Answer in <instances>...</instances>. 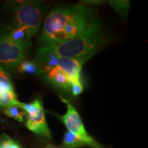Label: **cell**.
I'll return each instance as SVG.
<instances>
[{"instance_id":"5bb4252c","label":"cell","mask_w":148,"mask_h":148,"mask_svg":"<svg viewBox=\"0 0 148 148\" xmlns=\"http://www.w3.org/2000/svg\"><path fill=\"white\" fill-rule=\"evenodd\" d=\"M3 113L9 117L12 118L20 122L23 121L24 116L26 114L25 111L21 108L20 104L18 106L14 105V106L5 107L3 108Z\"/></svg>"},{"instance_id":"9a60e30c","label":"cell","mask_w":148,"mask_h":148,"mask_svg":"<svg viewBox=\"0 0 148 148\" xmlns=\"http://www.w3.org/2000/svg\"><path fill=\"white\" fill-rule=\"evenodd\" d=\"M14 89L11 78L3 67L0 66V90Z\"/></svg>"},{"instance_id":"4fadbf2b","label":"cell","mask_w":148,"mask_h":148,"mask_svg":"<svg viewBox=\"0 0 148 148\" xmlns=\"http://www.w3.org/2000/svg\"><path fill=\"white\" fill-rule=\"evenodd\" d=\"M18 70L21 73L34 75H41V72L34 61L23 60L18 65Z\"/></svg>"},{"instance_id":"d6986e66","label":"cell","mask_w":148,"mask_h":148,"mask_svg":"<svg viewBox=\"0 0 148 148\" xmlns=\"http://www.w3.org/2000/svg\"><path fill=\"white\" fill-rule=\"evenodd\" d=\"M46 148H57V147H54V146L53 145H47V147H46Z\"/></svg>"},{"instance_id":"8fae6325","label":"cell","mask_w":148,"mask_h":148,"mask_svg":"<svg viewBox=\"0 0 148 148\" xmlns=\"http://www.w3.org/2000/svg\"><path fill=\"white\" fill-rule=\"evenodd\" d=\"M14 89L0 90V107H5L20 104Z\"/></svg>"},{"instance_id":"ffe728a7","label":"cell","mask_w":148,"mask_h":148,"mask_svg":"<svg viewBox=\"0 0 148 148\" xmlns=\"http://www.w3.org/2000/svg\"><path fill=\"white\" fill-rule=\"evenodd\" d=\"M0 148H4V147H3V146H2V145H1V143H0Z\"/></svg>"},{"instance_id":"2e32d148","label":"cell","mask_w":148,"mask_h":148,"mask_svg":"<svg viewBox=\"0 0 148 148\" xmlns=\"http://www.w3.org/2000/svg\"><path fill=\"white\" fill-rule=\"evenodd\" d=\"M110 4L113 7L117 13L122 16H126L128 12L130 2L127 1H110Z\"/></svg>"},{"instance_id":"9c48e42d","label":"cell","mask_w":148,"mask_h":148,"mask_svg":"<svg viewBox=\"0 0 148 148\" xmlns=\"http://www.w3.org/2000/svg\"><path fill=\"white\" fill-rule=\"evenodd\" d=\"M44 75L47 81L53 86L60 89L70 91L71 81L65 73L58 66L48 71Z\"/></svg>"},{"instance_id":"e0dca14e","label":"cell","mask_w":148,"mask_h":148,"mask_svg":"<svg viewBox=\"0 0 148 148\" xmlns=\"http://www.w3.org/2000/svg\"><path fill=\"white\" fill-rule=\"evenodd\" d=\"M0 143L4 148H21L16 141L5 134L0 137Z\"/></svg>"},{"instance_id":"8992f818","label":"cell","mask_w":148,"mask_h":148,"mask_svg":"<svg viewBox=\"0 0 148 148\" xmlns=\"http://www.w3.org/2000/svg\"><path fill=\"white\" fill-rule=\"evenodd\" d=\"M92 56H86L83 58H60L58 66L63 71L71 83L74 82H81L80 74L84 64Z\"/></svg>"},{"instance_id":"ba28073f","label":"cell","mask_w":148,"mask_h":148,"mask_svg":"<svg viewBox=\"0 0 148 148\" xmlns=\"http://www.w3.org/2000/svg\"><path fill=\"white\" fill-rule=\"evenodd\" d=\"M26 126L35 134L50 138L51 132L45 120L43 106L34 116H27Z\"/></svg>"},{"instance_id":"5b68a950","label":"cell","mask_w":148,"mask_h":148,"mask_svg":"<svg viewBox=\"0 0 148 148\" xmlns=\"http://www.w3.org/2000/svg\"><path fill=\"white\" fill-rule=\"evenodd\" d=\"M61 99L66 104V112L64 115L60 116V119L65 125L68 131L75 134L90 148H106L96 141L87 132L78 112L72 103L64 98L61 97Z\"/></svg>"},{"instance_id":"ac0fdd59","label":"cell","mask_w":148,"mask_h":148,"mask_svg":"<svg viewBox=\"0 0 148 148\" xmlns=\"http://www.w3.org/2000/svg\"><path fill=\"white\" fill-rule=\"evenodd\" d=\"M84 88L81 82H74L71 83V88L70 91H71L73 96L76 97L82 93Z\"/></svg>"},{"instance_id":"7a4b0ae2","label":"cell","mask_w":148,"mask_h":148,"mask_svg":"<svg viewBox=\"0 0 148 148\" xmlns=\"http://www.w3.org/2000/svg\"><path fill=\"white\" fill-rule=\"evenodd\" d=\"M110 42L100 21L95 20L73 38L54 45L45 46L59 58H83L93 56Z\"/></svg>"},{"instance_id":"3957f363","label":"cell","mask_w":148,"mask_h":148,"mask_svg":"<svg viewBox=\"0 0 148 148\" xmlns=\"http://www.w3.org/2000/svg\"><path fill=\"white\" fill-rule=\"evenodd\" d=\"M14 24L27 31L31 37L39 30L43 14V5L41 1H17L14 6Z\"/></svg>"},{"instance_id":"30bf717a","label":"cell","mask_w":148,"mask_h":148,"mask_svg":"<svg viewBox=\"0 0 148 148\" xmlns=\"http://www.w3.org/2000/svg\"><path fill=\"white\" fill-rule=\"evenodd\" d=\"M7 32L11 38L14 41L23 44L27 46L30 45V40L32 38L29 33L21 27L10 25L5 27Z\"/></svg>"},{"instance_id":"277c9868","label":"cell","mask_w":148,"mask_h":148,"mask_svg":"<svg viewBox=\"0 0 148 148\" xmlns=\"http://www.w3.org/2000/svg\"><path fill=\"white\" fill-rule=\"evenodd\" d=\"M28 46L12 40L5 28L0 29V66L13 69L23 60Z\"/></svg>"},{"instance_id":"7c38bea8","label":"cell","mask_w":148,"mask_h":148,"mask_svg":"<svg viewBox=\"0 0 148 148\" xmlns=\"http://www.w3.org/2000/svg\"><path fill=\"white\" fill-rule=\"evenodd\" d=\"M85 144L75 134L69 131H67L64 134L61 146L64 148H77L82 147Z\"/></svg>"},{"instance_id":"6da1fadb","label":"cell","mask_w":148,"mask_h":148,"mask_svg":"<svg viewBox=\"0 0 148 148\" xmlns=\"http://www.w3.org/2000/svg\"><path fill=\"white\" fill-rule=\"evenodd\" d=\"M95 20V10L83 3L55 7L44 21L38 42L43 47L64 42L76 36Z\"/></svg>"},{"instance_id":"52a82bcc","label":"cell","mask_w":148,"mask_h":148,"mask_svg":"<svg viewBox=\"0 0 148 148\" xmlns=\"http://www.w3.org/2000/svg\"><path fill=\"white\" fill-rule=\"evenodd\" d=\"M60 58L54 53L49 50L45 46L37 49L34 62L41 72V75H45L56 66H58Z\"/></svg>"}]
</instances>
